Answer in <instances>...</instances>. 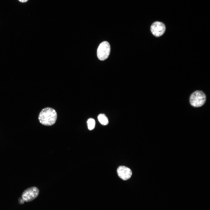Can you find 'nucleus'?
Returning <instances> with one entry per match:
<instances>
[{"label":"nucleus","mask_w":210,"mask_h":210,"mask_svg":"<svg viewBox=\"0 0 210 210\" xmlns=\"http://www.w3.org/2000/svg\"><path fill=\"white\" fill-rule=\"evenodd\" d=\"M57 117L56 111L53 108L47 107L43 109L38 117L40 122L46 126H51L55 122Z\"/></svg>","instance_id":"obj_1"},{"label":"nucleus","mask_w":210,"mask_h":210,"mask_svg":"<svg viewBox=\"0 0 210 210\" xmlns=\"http://www.w3.org/2000/svg\"><path fill=\"white\" fill-rule=\"evenodd\" d=\"M206 100V96L202 91L197 90L191 95L190 98V104L193 107H197L203 105Z\"/></svg>","instance_id":"obj_2"},{"label":"nucleus","mask_w":210,"mask_h":210,"mask_svg":"<svg viewBox=\"0 0 210 210\" xmlns=\"http://www.w3.org/2000/svg\"><path fill=\"white\" fill-rule=\"evenodd\" d=\"M110 52V46L109 43L106 41L101 43L97 50V55L98 59L104 60L108 57Z\"/></svg>","instance_id":"obj_3"},{"label":"nucleus","mask_w":210,"mask_h":210,"mask_svg":"<svg viewBox=\"0 0 210 210\" xmlns=\"http://www.w3.org/2000/svg\"><path fill=\"white\" fill-rule=\"evenodd\" d=\"M39 191L36 187L33 186L25 190L22 195V198L27 202H31L38 196Z\"/></svg>","instance_id":"obj_4"},{"label":"nucleus","mask_w":210,"mask_h":210,"mask_svg":"<svg viewBox=\"0 0 210 210\" xmlns=\"http://www.w3.org/2000/svg\"><path fill=\"white\" fill-rule=\"evenodd\" d=\"M165 30V24L160 22H154L150 27V30L152 34L157 37H160L163 34Z\"/></svg>","instance_id":"obj_5"},{"label":"nucleus","mask_w":210,"mask_h":210,"mask_svg":"<svg viewBox=\"0 0 210 210\" xmlns=\"http://www.w3.org/2000/svg\"><path fill=\"white\" fill-rule=\"evenodd\" d=\"M117 172L118 176L124 180L129 179L132 175V172L130 169L124 166H120L118 167Z\"/></svg>","instance_id":"obj_6"},{"label":"nucleus","mask_w":210,"mask_h":210,"mask_svg":"<svg viewBox=\"0 0 210 210\" xmlns=\"http://www.w3.org/2000/svg\"><path fill=\"white\" fill-rule=\"evenodd\" d=\"M98 119L99 122L103 125H106L108 123V118L104 114H100L98 116Z\"/></svg>","instance_id":"obj_7"},{"label":"nucleus","mask_w":210,"mask_h":210,"mask_svg":"<svg viewBox=\"0 0 210 210\" xmlns=\"http://www.w3.org/2000/svg\"><path fill=\"white\" fill-rule=\"evenodd\" d=\"M88 126V129L92 130L94 129L95 126V121L92 118H89L87 122Z\"/></svg>","instance_id":"obj_8"},{"label":"nucleus","mask_w":210,"mask_h":210,"mask_svg":"<svg viewBox=\"0 0 210 210\" xmlns=\"http://www.w3.org/2000/svg\"><path fill=\"white\" fill-rule=\"evenodd\" d=\"M24 202V200L20 198L19 200V202L20 204H23Z\"/></svg>","instance_id":"obj_9"},{"label":"nucleus","mask_w":210,"mask_h":210,"mask_svg":"<svg viewBox=\"0 0 210 210\" xmlns=\"http://www.w3.org/2000/svg\"><path fill=\"white\" fill-rule=\"evenodd\" d=\"M20 2L24 3L27 2L28 0H18Z\"/></svg>","instance_id":"obj_10"}]
</instances>
